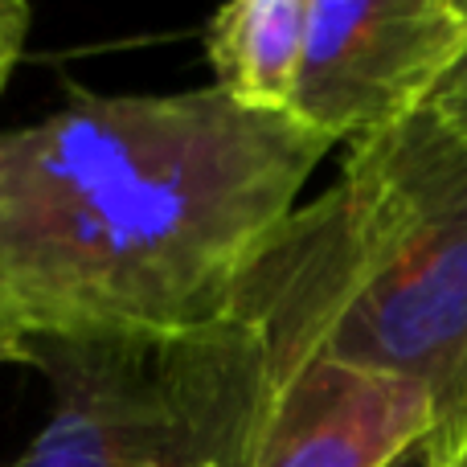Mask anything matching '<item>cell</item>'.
<instances>
[{"instance_id": "obj_1", "label": "cell", "mask_w": 467, "mask_h": 467, "mask_svg": "<svg viewBox=\"0 0 467 467\" xmlns=\"http://www.w3.org/2000/svg\"><path fill=\"white\" fill-rule=\"evenodd\" d=\"M328 140L218 87L99 95L0 131V337H181L222 320Z\"/></svg>"}, {"instance_id": "obj_2", "label": "cell", "mask_w": 467, "mask_h": 467, "mask_svg": "<svg viewBox=\"0 0 467 467\" xmlns=\"http://www.w3.org/2000/svg\"><path fill=\"white\" fill-rule=\"evenodd\" d=\"M271 361L357 365L467 422V136L419 111L348 148L340 181L299 205L230 291Z\"/></svg>"}, {"instance_id": "obj_3", "label": "cell", "mask_w": 467, "mask_h": 467, "mask_svg": "<svg viewBox=\"0 0 467 467\" xmlns=\"http://www.w3.org/2000/svg\"><path fill=\"white\" fill-rule=\"evenodd\" d=\"M25 365L54 410L5 467H254L271 361L238 316L181 337H33Z\"/></svg>"}, {"instance_id": "obj_4", "label": "cell", "mask_w": 467, "mask_h": 467, "mask_svg": "<svg viewBox=\"0 0 467 467\" xmlns=\"http://www.w3.org/2000/svg\"><path fill=\"white\" fill-rule=\"evenodd\" d=\"M467 49V0H312L291 119L348 148L419 115Z\"/></svg>"}, {"instance_id": "obj_5", "label": "cell", "mask_w": 467, "mask_h": 467, "mask_svg": "<svg viewBox=\"0 0 467 467\" xmlns=\"http://www.w3.org/2000/svg\"><path fill=\"white\" fill-rule=\"evenodd\" d=\"M435 422V398L410 378L324 357L271 361L254 467H389Z\"/></svg>"}, {"instance_id": "obj_6", "label": "cell", "mask_w": 467, "mask_h": 467, "mask_svg": "<svg viewBox=\"0 0 467 467\" xmlns=\"http://www.w3.org/2000/svg\"><path fill=\"white\" fill-rule=\"evenodd\" d=\"M312 0H234L202 33L213 87L258 115H291Z\"/></svg>"}, {"instance_id": "obj_7", "label": "cell", "mask_w": 467, "mask_h": 467, "mask_svg": "<svg viewBox=\"0 0 467 467\" xmlns=\"http://www.w3.org/2000/svg\"><path fill=\"white\" fill-rule=\"evenodd\" d=\"M29 25H33V8L25 0H0V95H5L8 78H13L16 62L25 54Z\"/></svg>"}, {"instance_id": "obj_8", "label": "cell", "mask_w": 467, "mask_h": 467, "mask_svg": "<svg viewBox=\"0 0 467 467\" xmlns=\"http://www.w3.org/2000/svg\"><path fill=\"white\" fill-rule=\"evenodd\" d=\"M422 111H431L435 119H443L451 131L467 136V49L455 57V66L447 70V78L439 82V90L431 95V103L422 107Z\"/></svg>"}, {"instance_id": "obj_9", "label": "cell", "mask_w": 467, "mask_h": 467, "mask_svg": "<svg viewBox=\"0 0 467 467\" xmlns=\"http://www.w3.org/2000/svg\"><path fill=\"white\" fill-rule=\"evenodd\" d=\"M431 447L439 467H467V422L451 431H431Z\"/></svg>"}, {"instance_id": "obj_10", "label": "cell", "mask_w": 467, "mask_h": 467, "mask_svg": "<svg viewBox=\"0 0 467 467\" xmlns=\"http://www.w3.org/2000/svg\"><path fill=\"white\" fill-rule=\"evenodd\" d=\"M389 467H439V460H435V447H431V435L422 439V443H414L410 451L402 455V460H394Z\"/></svg>"}, {"instance_id": "obj_11", "label": "cell", "mask_w": 467, "mask_h": 467, "mask_svg": "<svg viewBox=\"0 0 467 467\" xmlns=\"http://www.w3.org/2000/svg\"><path fill=\"white\" fill-rule=\"evenodd\" d=\"M0 365H25V340L0 337Z\"/></svg>"}]
</instances>
